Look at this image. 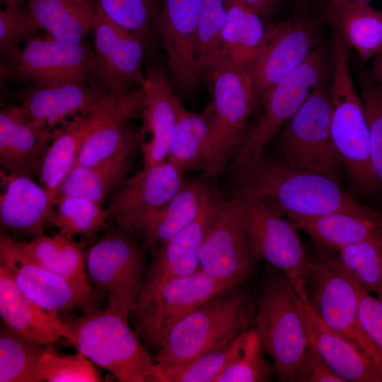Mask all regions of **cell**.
Masks as SVG:
<instances>
[{"instance_id":"obj_30","label":"cell","mask_w":382,"mask_h":382,"mask_svg":"<svg viewBox=\"0 0 382 382\" xmlns=\"http://www.w3.org/2000/svg\"><path fill=\"white\" fill-rule=\"evenodd\" d=\"M324 18L361 61L374 57L382 45V11L363 0H329Z\"/></svg>"},{"instance_id":"obj_19","label":"cell","mask_w":382,"mask_h":382,"mask_svg":"<svg viewBox=\"0 0 382 382\" xmlns=\"http://www.w3.org/2000/svg\"><path fill=\"white\" fill-rule=\"evenodd\" d=\"M201 0H161L160 40L165 49L173 88L184 96L196 91L202 75L197 61Z\"/></svg>"},{"instance_id":"obj_51","label":"cell","mask_w":382,"mask_h":382,"mask_svg":"<svg viewBox=\"0 0 382 382\" xmlns=\"http://www.w3.org/2000/svg\"><path fill=\"white\" fill-rule=\"evenodd\" d=\"M363 1H369V2L371 0H363Z\"/></svg>"},{"instance_id":"obj_33","label":"cell","mask_w":382,"mask_h":382,"mask_svg":"<svg viewBox=\"0 0 382 382\" xmlns=\"http://www.w3.org/2000/svg\"><path fill=\"white\" fill-rule=\"evenodd\" d=\"M22 249L43 268L89 291L98 290L91 284L83 245L58 232L42 233L29 241H18Z\"/></svg>"},{"instance_id":"obj_39","label":"cell","mask_w":382,"mask_h":382,"mask_svg":"<svg viewBox=\"0 0 382 382\" xmlns=\"http://www.w3.org/2000/svg\"><path fill=\"white\" fill-rule=\"evenodd\" d=\"M109 221L103 205L83 197L58 195L49 224L72 237L104 232L110 226Z\"/></svg>"},{"instance_id":"obj_7","label":"cell","mask_w":382,"mask_h":382,"mask_svg":"<svg viewBox=\"0 0 382 382\" xmlns=\"http://www.w3.org/2000/svg\"><path fill=\"white\" fill-rule=\"evenodd\" d=\"M332 71L330 49L320 44L298 69L260 99L256 120L227 167L245 166L258 159L313 89L330 81Z\"/></svg>"},{"instance_id":"obj_4","label":"cell","mask_w":382,"mask_h":382,"mask_svg":"<svg viewBox=\"0 0 382 382\" xmlns=\"http://www.w3.org/2000/svg\"><path fill=\"white\" fill-rule=\"evenodd\" d=\"M255 306L240 284L200 304L168 333L154 357L159 366L185 364L254 327Z\"/></svg>"},{"instance_id":"obj_26","label":"cell","mask_w":382,"mask_h":382,"mask_svg":"<svg viewBox=\"0 0 382 382\" xmlns=\"http://www.w3.org/2000/svg\"><path fill=\"white\" fill-rule=\"evenodd\" d=\"M110 91L98 80L47 88L30 86L21 96V105L33 117L52 128L57 124L65 125L69 116L96 110Z\"/></svg>"},{"instance_id":"obj_31","label":"cell","mask_w":382,"mask_h":382,"mask_svg":"<svg viewBox=\"0 0 382 382\" xmlns=\"http://www.w3.org/2000/svg\"><path fill=\"white\" fill-rule=\"evenodd\" d=\"M212 112L209 104L199 112L187 110L176 100V120L167 159L183 173H205L212 160Z\"/></svg>"},{"instance_id":"obj_12","label":"cell","mask_w":382,"mask_h":382,"mask_svg":"<svg viewBox=\"0 0 382 382\" xmlns=\"http://www.w3.org/2000/svg\"><path fill=\"white\" fill-rule=\"evenodd\" d=\"M227 196L235 203L257 260L280 270L296 290L305 288L311 255L294 223L258 197Z\"/></svg>"},{"instance_id":"obj_27","label":"cell","mask_w":382,"mask_h":382,"mask_svg":"<svg viewBox=\"0 0 382 382\" xmlns=\"http://www.w3.org/2000/svg\"><path fill=\"white\" fill-rule=\"evenodd\" d=\"M212 204L197 219L168 241L160 244L151 254V262L148 267L138 300L144 299L168 280L200 270L199 251Z\"/></svg>"},{"instance_id":"obj_2","label":"cell","mask_w":382,"mask_h":382,"mask_svg":"<svg viewBox=\"0 0 382 382\" xmlns=\"http://www.w3.org/2000/svg\"><path fill=\"white\" fill-rule=\"evenodd\" d=\"M129 316L108 307H96L79 316L62 318L64 344L74 347L120 382H163L156 362L131 328Z\"/></svg>"},{"instance_id":"obj_38","label":"cell","mask_w":382,"mask_h":382,"mask_svg":"<svg viewBox=\"0 0 382 382\" xmlns=\"http://www.w3.org/2000/svg\"><path fill=\"white\" fill-rule=\"evenodd\" d=\"M47 345L0 328V382H39L37 368Z\"/></svg>"},{"instance_id":"obj_22","label":"cell","mask_w":382,"mask_h":382,"mask_svg":"<svg viewBox=\"0 0 382 382\" xmlns=\"http://www.w3.org/2000/svg\"><path fill=\"white\" fill-rule=\"evenodd\" d=\"M142 88L141 117L144 137L141 149L144 166H149L167 159L170 143L176 120L177 96L173 93L168 72L155 63L145 68Z\"/></svg>"},{"instance_id":"obj_49","label":"cell","mask_w":382,"mask_h":382,"mask_svg":"<svg viewBox=\"0 0 382 382\" xmlns=\"http://www.w3.org/2000/svg\"><path fill=\"white\" fill-rule=\"evenodd\" d=\"M248 7L255 11L265 21L274 14L279 0H241Z\"/></svg>"},{"instance_id":"obj_47","label":"cell","mask_w":382,"mask_h":382,"mask_svg":"<svg viewBox=\"0 0 382 382\" xmlns=\"http://www.w3.org/2000/svg\"><path fill=\"white\" fill-rule=\"evenodd\" d=\"M359 318L364 332L382 357V301L362 287L359 298Z\"/></svg>"},{"instance_id":"obj_9","label":"cell","mask_w":382,"mask_h":382,"mask_svg":"<svg viewBox=\"0 0 382 382\" xmlns=\"http://www.w3.org/2000/svg\"><path fill=\"white\" fill-rule=\"evenodd\" d=\"M137 236L110 226L86 253L88 277L108 298V308L130 314L141 292L148 265Z\"/></svg>"},{"instance_id":"obj_5","label":"cell","mask_w":382,"mask_h":382,"mask_svg":"<svg viewBox=\"0 0 382 382\" xmlns=\"http://www.w3.org/2000/svg\"><path fill=\"white\" fill-rule=\"evenodd\" d=\"M254 327L272 359V368L278 381H295L311 340L294 284L267 262L255 305Z\"/></svg>"},{"instance_id":"obj_37","label":"cell","mask_w":382,"mask_h":382,"mask_svg":"<svg viewBox=\"0 0 382 382\" xmlns=\"http://www.w3.org/2000/svg\"><path fill=\"white\" fill-rule=\"evenodd\" d=\"M98 11L110 21L132 33L153 54L160 40L158 16L161 0H97Z\"/></svg>"},{"instance_id":"obj_29","label":"cell","mask_w":382,"mask_h":382,"mask_svg":"<svg viewBox=\"0 0 382 382\" xmlns=\"http://www.w3.org/2000/svg\"><path fill=\"white\" fill-rule=\"evenodd\" d=\"M298 230L309 235L319 248L331 252L382 235V212H336L316 216L284 214Z\"/></svg>"},{"instance_id":"obj_34","label":"cell","mask_w":382,"mask_h":382,"mask_svg":"<svg viewBox=\"0 0 382 382\" xmlns=\"http://www.w3.org/2000/svg\"><path fill=\"white\" fill-rule=\"evenodd\" d=\"M98 109L73 117L63 125L47 149L38 178L40 185L54 202L62 185L75 165L83 139L94 122Z\"/></svg>"},{"instance_id":"obj_21","label":"cell","mask_w":382,"mask_h":382,"mask_svg":"<svg viewBox=\"0 0 382 382\" xmlns=\"http://www.w3.org/2000/svg\"><path fill=\"white\" fill-rule=\"evenodd\" d=\"M60 129L52 131L21 104L4 105L0 110L1 166L14 174L38 175L47 149Z\"/></svg>"},{"instance_id":"obj_45","label":"cell","mask_w":382,"mask_h":382,"mask_svg":"<svg viewBox=\"0 0 382 382\" xmlns=\"http://www.w3.org/2000/svg\"><path fill=\"white\" fill-rule=\"evenodd\" d=\"M23 1H7L0 11V55L1 59L19 45L40 35L43 28Z\"/></svg>"},{"instance_id":"obj_1","label":"cell","mask_w":382,"mask_h":382,"mask_svg":"<svg viewBox=\"0 0 382 382\" xmlns=\"http://www.w3.org/2000/svg\"><path fill=\"white\" fill-rule=\"evenodd\" d=\"M225 172L226 195L258 197L282 215L362 214L372 209L345 191L339 180L297 168L280 157L263 154L250 164L228 167Z\"/></svg>"},{"instance_id":"obj_40","label":"cell","mask_w":382,"mask_h":382,"mask_svg":"<svg viewBox=\"0 0 382 382\" xmlns=\"http://www.w3.org/2000/svg\"><path fill=\"white\" fill-rule=\"evenodd\" d=\"M336 255L361 287L382 301V235L342 248Z\"/></svg>"},{"instance_id":"obj_46","label":"cell","mask_w":382,"mask_h":382,"mask_svg":"<svg viewBox=\"0 0 382 382\" xmlns=\"http://www.w3.org/2000/svg\"><path fill=\"white\" fill-rule=\"evenodd\" d=\"M358 80L369 125L371 166L382 192V88L365 72L359 73Z\"/></svg>"},{"instance_id":"obj_48","label":"cell","mask_w":382,"mask_h":382,"mask_svg":"<svg viewBox=\"0 0 382 382\" xmlns=\"http://www.w3.org/2000/svg\"><path fill=\"white\" fill-rule=\"evenodd\" d=\"M300 382H346L337 374L311 342L295 378Z\"/></svg>"},{"instance_id":"obj_18","label":"cell","mask_w":382,"mask_h":382,"mask_svg":"<svg viewBox=\"0 0 382 382\" xmlns=\"http://www.w3.org/2000/svg\"><path fill=\"white\" fill-rule=\"evenodd\" d=\"M141 87L111 91L96 111L74 166L92 165L127 148L141 146L144 138L141 128L134 127L132 120L141 116Z\"/></svg>"},{"instance_id":"obj_11","label":"cell","mask_w":382,"mask_h":382,"mask_svg":"<svg viewBox=\"0 0 382 382\" xmlns=\"http://www.w3.org/2000/svg\"><path fill=\"white\" fill-rule=\"evenodd\" d=\"M330 82L313 89L273 140L287 163L339 180L343 166L330 133Z\"/></svg>"},{"instance_id":"obj_6","label":"cell","mask_w":382,"mask_h":382,"mask_svg":"<svg viewBox=\"0 0 382 382\" xmlns=\"http://www.w3.org/2000/svg\"><path fill=\"white\" fill-rule=\"evenodd\" d=\"M211 95L212 154L204 175L224 174L243 146L250 129V119L257 110L252 66L216 59L203 75Z\"/></svg>"},{"instance_id":"obj_3","label":"cell","mask_w":382,"mask_h":382,"mask_svg":"<svg viewBox=\"0 0 382 382\" xmlns=\"http://www.w3.org/2000/svg\"><path fill=\"white\" fill-rule=\"evenodd\" d=\"M349 49L332 30L330 133L352 195L366 197L379 190L371 166L369 125L364 103L351 76Z\"/></svg>"},{"instance_id":"obj_35","label":"cell","mask_w":382,"mask_h":382,"mask_svg":"<svg viewBox=\"0 0 382 382\" xmlns=\"http://www.w3.org/2000/svg\"><path fill=\"white\" fill-rule=\"evenodd\" d=\"M45 33L64 41L81 42L92 31L97 0H25Z\"/></svg>"},{"instance_id":"obj_15","label":"cell","mask_w":382,"mask_h":382,"mask_svg":"<svg viewBox=\"0 0 382 382\" xmlns=\"http://www.w3.org/2000/svg\"><path fill=\"white\" fill-rule=\"evenodd\" d=\"M0 266L6 268L21 291L42 308L65 318L99 307L102 294L89 291L43 268L8 233L0 234Z\"/></svg>"},{"instance_id":"obj_24","label":"cell","mask_w":382,"mask_h":382,"mask_svg":"<svg viewBox=\"0 0 382 382\" xmlns=\"http://www.w3.org/2000/svg\"><path fill=\"white\" fill-rule=\"evenodd\" d=\"M296 291L309 338L331 369L346 382H382V364L324 324L309 303L306 289Z\"/></svg>"},{"instance_id":"obj_13","label":"cell","mask_w":382,"mask_h":382,"mask_svg":"<svg viewBox=\"0 0 382 382\" xmlns=\"http://www.w3.org/2000/svg\"><path fill=\"white\" fill-rule=\"evenodd\" d=\"M234 285L216 279L202 270L168 280L137 301L129 314L134 330L146 345L158 349L169 331L184 317Z\"/></svg>"},{"instance_id":"obj_50","label":"cell","mask_w":382,"mask_h":382,"mask_svg":"<svg viewBox=\"0 0 382 382\" xmlns=\"http://www.w3.org/2000/svg\"><path fill=\"white\" fill-rule=\"evenodd\" d=\"M369 75L382 88V45L374 56V61Z\"/></svg>"},{"instance_id":"obj_14","label":"cell","mask_w":382,"mask_h":382,"mask_svg":"<svg viewBox=\"0 0 382 382\" xmlns=\"http://www.w3.org/2000/svg\"><path fill=\"white\" fill-rule=\"evenodd\" d=\"M257 261L233 200L220 191L209 208L199 251L200 270L236 285L249 277Z\"/></svg>"},{"instance_id":"obj_36","label":"cell","mask_w":382,"mask_h":382,"mask_svg":"<svg viewBox=\"0 0 382 382\" xmlns=\"http://www.w3.org/2000/svg\"><path fill=\"white\" fill-rule=\"evenodd\" d=\"M137 146L127 148L92 165L74 166L59 195L83 197L103 205L130 170Z\"/></svg>"},{"instance_id":"obj_32","label":"cell","mask_w":382,"mask_h":382,"mask_svg":"<svg viewBox=\"0 0 382 382\" xmlns=\"http://www.w3.org/2000/svg\"><path fill=\"white\" fill-rule=\"evenodd\" d=\"M226 6L217 58L252 66L264 45L269 21L241 0H226Z\"/></svg>"},{"instance_id":"obj_25","label":"cell","mask_w":382,"mask_h":382,"mask_svg":"<svg viewBox=\"0 0 382 382\" xmlns=\"http://www.w3.org/2000/svg\"><path fill=\"white\" fill-rule=\"evenodd\" d=\"M5 189L0 195L1 231L33 238L44 233L54 201L30 177L1 175Z\"/></svg>"},{"instance_id":"obj_8","label":"cell","mask_w":382,"mask_h":382,"mask_svg":"<svg viewBox=\"0 0 382 382\" xmlns=\"http://www.w3.org/2000/svg\"><path fill=\"white\" fill-rule=\"evenodd\" d=\"M305 284L308 302L324 324L382 364L379 351L359 322L361 286L342 266L336 254L319 248L311 255Z\"/></svg>"},{"instance_id":"obj_44","label":"cell","mask_w":382,"mask_h":382,"mask_svg":"<svg viewBox=\"0 0 382 382\" xmlns=\"http://www.w3.org/2000/svg\"><path fill=\"white\" fill-rule=\"evenodd\" d=\"M227 16L226 0H201L197 35V61L202 76L217 58Z\"/></svg>"},{"instance_id":"obj_20","label":"cell","mask_w":382,"mask_h":382,"mask_svg":"<svg viewBox=\"0 0 382 382\" xmlns=\"http://www.w3.org/2000/svg\"><path fill=\"white\" fill-rule=\"evenodd\" d=\"M98 82L109 91L141 87L148 50L141 40L114 23L99 11L93 29Z\"/></svg>"},{"instance_id":"obj_17","label":"cell","mask_w":382,"mask_h":382,"mask_svg":"<svg viewBox=\"0 0 382 382\" xmlns=\"http://www.w3.org/2000/svg\"><path fill=\"white\" fill-rule=\"evenodd\" d=\"M183 173L168 159L124 179L106 207L110 221L137 236L148 219L180 187Z\"/></svg>"},{"instance_id":"obj_10","label":"cell","mask_w":382,"mask_h":382,"mask_svg":"<svg viewBox=\"0 0 382 382\" xmlns=\"http://www.w3.org/2000/svg\"><path fill=\"white\" fill-rule=\"evenodd\" d=\"M0 70L1 78L35 88L98 80L93 50L85 40L70 42L47 33L2 59Z\"/></svg>"},{"instance_id":"obj_23","label":"cell","mask_w":382,"mask_h":382,"mask_svg":"<svg viewBox=\"0 0 382 382\" xmlns=\"http://www.w3.org/2000/svg\"><path fill=\"white\" fill-rule=\"evenodd\" d=\"M214 179L204 173L185 177L175 194L144 224L139 236L146 250L152 254L202 214L221 191Z\"/></svg>"},{"instance_id":"obj_28","label":"cell","mask_w":382,"mask_h":382,"mask_svg":"<svg viewBox=\"0 0 382 382\" xmlns=\"http://www.w3.org/2000/svg\"><path fill=\"white\" fill-rule=\"evenodd\" d=\"M0 315L11 330L45 345L63 342V318L27 297L10 272L0 266Z\"/></svg>"},{"instance_id":"obj_42","label":"cell","mask_w":382,"mask_h":382,"mask_svg":"<svg viewBox=\"0 0 382 382\" xmlns=\"http://www.w3.org/2000/svg\"><path fill=\"white\" fill-rule=\"evenodd\" d=\"M265 349L255 327L245 332L237 356L214 382H265L270 381L272 366L264 357Z\"/></svg>"},{"instance_id":"obj_43","label":"cell","mask_w":382,"mask_h":382,"mask_svg":"<svg viewBox=\"0 0 382 382\" xmlns=\"http://www.w3.org/2000/svg\"><path fill=\"white\" fill-rule=\"evenodd\" d=\"M38 381L96 382L100 381L93 362L79 352L62 354L54 345H47L37 368Z\"/></svg>"},{"instance_id":"obj_16","label":"cell","mask_w":382,"mask_h":382,"mask_svg":"<svg viewBox=\"0 0 382 382\" xmlns=\"http://www.w3.org/2000/svg\"><path fill=\"white\" fill-rule=\"evenodd\" d=\"M321 40V25L316 18L295 13L285 21L268 22L264 45L252 64L258 103L265 93L298 69Z\"/></svg>"},{"instance_id":"obj_41","label":"cell","mask_w":382,"mask_h":382,"mask_svg":"<svg viewBox=\"0 0 382 382\" xmlns=\"http://www.w3.org/2000/svg\"><path fill=\"white\" fill-rule=\"evenodd\" d=\"M246 330L228 344L209 350L185 364L158 366L163 382H214L238 354Z\"/></svg>"}]
</instances>
